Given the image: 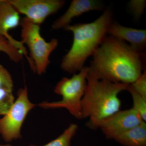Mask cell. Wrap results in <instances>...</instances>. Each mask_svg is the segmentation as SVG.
Returning <instances> with one entry per match:
<instances>
[{"label":"cell","instance_id":"cell-8","mask_svg":"<svg viewBox=\"0 0 146 146\" xmlns=\"http://www.w3.org/2000/svg\"><path fill=\"white\" fill-rule=\"evenodd\" d=\"M144 121L141 115L131 108L119 110L101 121L98 126L108 139L139 125ZM145 122V121H144Z\"/></svg>","mask_w":146,"mask_h":146},{"label":"cell","instance_id":"cell-17","mask_svg":"<svg viewBox=\"0 0 146 146\" xmlns=\"http://www.w3.org/2000/svg\"><path fill=\"white\" fill-rule=\"evenodd\" d=\"M13 82L10 73L0 64V89L13 91Z\"/></svg>","mask_w":146,"mask_h":146},{"label":"cell","instance_id":"cell-7","mask_svg":"<svg viewBox=\"0 0 146 146\" xmlns=\"http://www.w3.org/2000/svg\"><path fill=\"white\" fill-rule=\"evenodd\" d=\"M20 14L41 25L50 15L56 13L65 4L63 0H8Z\"/></svg>","mask_w":146,"mask_h":146},{"label":"cell","instance_id":"cell-1","mask_svg":"<svg viewBox=\"0 0 146 146\" xmlns=\"http://www.w3.org/2000/svg\"><path fill=\"white\" fill-rule=\"evenodd\" d=\"M93 56L89 72L99 80L131 84L143 73V53L111 35L106 36Z\"/></svg>","mask_w":146,"mask_h":146},{"label":"cell","instance_id":"cell-9","mask_svg":"<svg viewBox=\"0 0 146 146\" xmlns=\"http://www.w3.org/2000/svg\"><path fill=\"white\" fill-rule=\"evenodd\" d=\"M20 13L8 0H0V34L5 37L13 47L20 51L25 56L28 55L26 48L21 41L14 39L9 31L20 25Z\"/></svg>","mask_w":146,"mask_h":146},{"label":"cell","instance_id":"cell-13","mask_svg":"<svg viewBox=\"0 0 146 146\" xmlns=\"http://www.w3.org/2000/svg\"><path fill=\"white\" fill-rule=\"evenodd\" d=\"M78 126L75 123H71L62 134L46 145L41 146H70L71 140L78 129ZM29 146H37L31 145Z\"/></svg>","mask_w":146,"mask_h":146},{"label":"cell","instance_id":"cell-20","mask_svg":"<svg viewBox=\"0 0 146 146\" xmlns=\"http://www.w3.org/2000/svg\"><path fill=\"white\" fill-rule=\"evenodd\" d=\"M0 146H12L10 144H6V145H1L0 144Z\"/></svg>","mask_w":146,"mask_h":146},{"label":"cell","instance_id":"cell-19","mask_svg":"<svg viewBox=\"0 0 146 146\" xmlns=\"http://www.w3.org/2000/svg\"><path fill=\"white\" fill-rule=\"evenodd\" d=\"M128 6L134 18L138 20L143 13L146 7V1L132 0L129 3Z\"/></svg>","mask_w":146,"mask_h":146},{"label":"cell","instance_id":"cell-10","mask_svg":"<svg viewBox=\"0 0 146 146\" xmlns=\"http://www.w3.org/2000/svg\"><path fill=\"white\" fill-rule=\"evenodd\" d=\"M104 8L102 2L98 0H73L66 12L54 22L52 28L63 29L70 25L73 18L91 11L103 10Z\"/></svg>","mask_w":146,"mask_h":146},{"label":"cell","instance_id":"cell-11","mask_svg":"<svg viewBox=\"0 0 146 146\" xmlns=\"http://www.w3.org/2000/svg\"><path fill=\"white\" fill-rule=\"evenodd\" d=\"M107 34L122 41H127L136 51L143 53L146 45V30L127 27L112 22L107 30Z\"/></svg>","mask_w":146,"mask_h":146},{"label":"cell","instance_id":"cell-16","mask_svg":"<svg viewBox=\"0 0 146 146\" xmlns=\"http://www.w3.org/2000/svg\"><path fill=\"white\" fill-rule=\"evenodd\" d=\"M15 101L13 91L0 89V115H5L9 111Z\"/></svg>","mask_w":146,"mask_h":146},{"label":"cell","instance_id":"cell-6","mask_svg":"<svg viewBox=\"0 0 146 146\" xmlns=\"http://www.w3.org/2000/svg\"><path fill=\"white\" fill-rule=\"evenodd\" d=\"M17 96L9 111L0 119V135L6 142L22 138L21 130L24 121L36 106L29 99L27 86L19 89Z\"/></svg>","mask_w":146,"mask_h":146},{"label":"cell","instance_id":"cell-12","mask_svg":"<svg viewBox=\"0 0 146 146\" xmlns=\"http://www.w3.org/2000/svg\"><path fill=\"white\" fill-rule=\"evenodd\" d=\"M113 139L124 146H146L145 122L118 134Z\"/></svg>","mask_w":146,"mask_h":146},{"label":"cell","instance_id":"cell-15","mask_svg":"<svg viewBox=\"0 0 146 146\" xmlns=\"http://www.w3.org/2000/svg\"><path fill=\"white\" fill-rule=\"evenodd\" d=\"M127 91L129 92L132 97L133 103L132 108L139 113L144 121L146 122V100L144 99L136 93L131 84L129 85Z\"/></svg>","mask_w":146,"mask_h":146},{"label":"cell","instance_id":"cell-4","mask_svg":"<svg viewBox=\"0 0 146 146\" xmlns=\"http://www.w3.org/2000/svg\"><path fill=\"white\" fill-rule=\"evenodd\" d=\"M89 67H84L78 74H74L69 78H63L56 85L54 93L62 96L57 102H43L38 106L45 109L64 108L78 119H82L81 112L82 99L87 86Z\"/></svg>","mask_w":146,"mask_h":146},{"label":"cell","instance_id":"cell-18","mask_svg":"<svg viewBox=\"0 0 146 146\" xmlns=\"http://www.w3.org/2000/svg\"><path fill=\"white\" fill-rule=\"evenodd\" d=\"M131 85L136 93L144 99L146 100V71L143 72L137 80L131 84Z\"/></svg>","mask_w":146,"mask_h":146},{"label":"cell","instance_id":"cell-14","mask_svg":"<svg viewBox=\"0 0 146 146\" xmlns=\"http://www.w3.org/2000/svg\"><path fill=\"white\" fill-rule=\"evenodd\" d=\"M0 52L5 53L13 62L18 63L23 59L24 55L12 46L7 39L0 34Z\"/></svg>","mask_w":146,"mask_h":146},{"label":"cell","instance_id":"cell-2","mask_svg":"<svg viewBox=\"0 0 146 146\" xmlns=\"http://www.w3.org/2000/svg\"><path fill=\"white\" fill-rule=\"evenodd\" d=\"M112 16L111 9L108 8L92 23L70 25L63 29L72 32L74 36L70 49L63 56L61 62L60 66L63 71L74 74L81 70L87 58L93 56L107 36Z\"/></svg>","mask_w":146,"mask_h":146},{"label":"cell","instance_id":"cell-5","mask_svg":"<svg viewBox=\"0 0 146 146\" xmlns=\"http://www.w3.org/2000/svg\"><path fill=\"white\" fill-rule=\"evenodd\" d=\"M21 42L26 44L30 52L29 63L33 72L39 75L44 74L49 65L50 55L56 49L58 41L56 38L47 42L40 34V26L26 17L21 19Z\"/></svg>","mask_w":146,"mask_h":146},{"label":"cell","instance_id":"cell-3","mask_svg":"<svg viewBox=\"0 0 146 146\" xmlns=\"http://www.w3.org/2000/svg\"><path fill=\"white\" fill-rule=\"evenodd\" d=\"M87 86L81 100L82 119L89 118L86 126L98 128L100 122L119 111L121 101L118 97L127 91L129 84L99 80L91 73L87 76Z\"/></svg>","mask_w":146,"mask_h":146}]
</instances>
